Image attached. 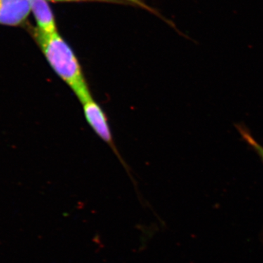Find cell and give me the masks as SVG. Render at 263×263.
I'll use <instances>...</instances> for the list:
<instances>
[{"label": "cell", "mask_w": 263, "mask_h": 263, "mask_svg": "<svg viewBox=\"0 0 263 263\" xmlns=\"http://www.w3.org/2000/svg\"><path fill=\"white\" fill-rule=\"evenodd\" d=\"M31 13L35 18L37 28L45 33L58 32L56 18L47 0H29Z\"/></svg>", "instance_id": "277c9868"}, {"label": "cell", "mask_w": 263, "mask_h": 263, "mask_svg": "<svg viewBox=\"0 0 263 263\" xmlns=\"http://www.w3.org/2000/svg\"><path fill=\"white\" fill-rule=\"evenodd\" d=\"M29 0H0V25L28 29Z\"/></svg>", "instance_id": "7a4b0ae2"}, {"label": "cell", "mask_w": 263, "mask_h": 263, "mask_svg": "<svg viewBox=\"0 0 263 263\" xmlns=\"http://www.w3.org/2000/svg\"><path fill=\"white\" fill-rule=\"evenodd\" d=\"M112 1L116 2L117 3H125V4L137 5V6L140 7V8L148 10V11L152 12V13H155L153 9H152L150 7H148L142 0H112Z\"/></svg>", "instance_id": "8992f818"}, {"label": "cell", "mask_w": 263, "mask_h": 263, "mask_svg": "<svg viewBox=\"0 0 263 263\" xmlns=\"http://www.w3.org/2000/svg\"><path fill=\"white\" fill-rule=\"evenodd\" d=\"M81 103L84 109L85 119L88 124L103 141L108 143L114 152H117L108 119L100 105L93 100L92 97Z\"/></svg>", "instance_id": "3957f363"}, {"label": "cell", "mask_w": 263, "mask_h": 263, "mask_svg": "<svg viewBox=\"0 0 263 263\" xmlns=\"http://www.w3.org/2000/svg\"><path fill=\"white\" fill-rule=\"evenodd\" d=\"M31 35L57 76L74 91L81 103L91 98L75 52L58 32L45 33L29 26Z\"/></svg>", "instance_id": "6da1fadb"}, {"label": "cell", "mask_w": 263, "mask_h": 263, "mask_svg": "<svg viewBox=\"0 0 263 263\" xmlns=\"http://www.w3.org/2000/svg\"><path fill=\"white\" fill-rule=\"evenodd\" d=\"M236 129L239 132L240 136L246 142L247 144L249 145L251 148L253 149L254 152L258 155L259 159L262 161L263 163V146L259 143L255 138H254L253 136L251 134L250 132L247 129L245 126L242 125V124H236L235 125Z\"/></svg>", "instance_id": "5b68a950"}, {"label": "cell", "mask_w": 263, "mask_h": 263, "mask_svg": "<svg viewBox=\"0 0 263 263\" xmlns=\"http://www.w3.org/2000/svg\"><path fill=\"white\" fill-rule=\"evenodd\" d=\"M56 3H66V2H102V3H117L112 0H47Z\"/></svg>", "instance_id": "52a82bcc"}]
</instances>
